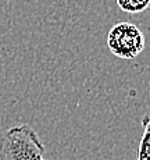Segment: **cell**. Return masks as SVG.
<instances>
[{
  "mask_svg": "<svg viewBox=\"0 0 150 160\" xmlns=\"http://www.w3.org/2000/svg\"><path fill=\"white\" fill-rule=\"evenodd\" d=\"M33 160H45V155H41V156H36Z\"/></svg>",
  "mask_w": 150,
  "mask_h": 160,
  "instance_id": "5",
  "label": "cell"
},
{
  "mask_svg": "<svg viewBox=\"0 0 150 160\" xmlns=\"http://www.w3.org/2000/svg\"><path fill=\"white\" fill-rule=\"evenodd\" d=\"M142 127L143 134L138 150V160H150V113L143 117Z\"/></svg>",
  "mask_w": 150,
  "mask_h": 160,
  "instance_id": "3",
  "label": "cell"
},
{
  "mask_svg": "<svg viewBox=\"0 0 150 160\" xmlns=\"http://www.w3.org/2000/svg\"><path fill=\"white\" fill-rule=\"evenodd\" d=\"M107 46L114 56L132 60L145 49V35L135 24L118 22L107 35Z\"/></svg>",
  "mask_w": 150,
  "mask_h": 160,
  "instance_id": "2",
  "label": "cell"
},
{
  "mask_svg": "<svg viewBox=\"0 0 150 160\" xmlns=\"http://www.w3.org/2000/svg\"><path fill=\"white\" fill-rule=\"evenodd\" d=\"M45 146L29 125H17L0 134V160H33Z\"/></svg>",
  "mask_w": 150,
  "mask_h": 160,
  "instance_id": "1",
  "label": "cell"
},
{
  "mask_svg": "<svg viewBox=\"0 0 150 160\" xmlns=\"http://www.w3.org/2000/svg\"><path fill=\"white\" fill-rule=\"evenodd\" d=\"M122 11L129 14L140 13L150 6V0H115Z\"/></svg>",
  "mask_w": 150,
  "mask_h": 160,
  "instance_id": "4",
  "label": "cell"
}]
</instances>
